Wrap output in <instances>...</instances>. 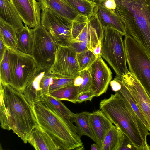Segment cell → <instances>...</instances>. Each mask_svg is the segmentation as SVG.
Returning a JSON list of instances; mask_svg holds the SVG:
<instances>
[{"label":"cell","mask_w":150,"mask_h":150,"mask_svg":"<svg viewBox=\"0 0 150 150\" xmlns=\"http://www.w3.org/2000/svg\"><path fill=\"white\" fill-rule=\"evenodd\" d=\"M87 69L90 72L92 79L90 90L94 93L96 97L105 93L112 79V73L101 56L97 57Z\"/></svg>","instance_id":"5bb4252c"},{"label":"cell","mask_w":150,"mask_h":150,"mask_svg":"<svg viewBox=\"0 0 150 150\" xmlns=\"http://www.w3.org/2000/svg\"><path fill=\"white\" fill-rule=\"evenodd\" d=\"M44 99L49 103L60 115L73 122L76 115L61 102L48 95H46L44 97Z\"/></svg>","instance_id":"4316f807"},{"label":"cell","mask_w":150,"mask_h":150,"mask_svg":"<svg viewBox=\"0 0 150 150\" xmlns=\"http://www.w3.org/2000/svg\"><path fill=\"white\" fill-rule=\"evenodd\" d=\"M0 39L8 49L17 50L16 33L11 26L0 19Z\"/></svg>","instance_id":"cb8c5ba5"},{"label":"cell","mask_w":150,"mask_h":150,"mask_svg":"<svg viewBox=\"0 0 150 150\" xmlns=\"http://www.w3.org/2000/svg\"><path fill=\"white\" fill-rule=\"evenodd\" d=\"M79 75L83 79V82L79 87V95L90 90L92 79L89 71L86 69L79 72Z\"/></svg>","instance_id":"f546056e"},{"label":"cell","mask_w":150,"mask_h":150,"mask_svg":"<svg viewBox=\"0 0 150 150\" xmlns=\"http://www.w3.org/2000/svg\"><path fill=\"white\" fill-rule=\"evenodd\" d=\"M110 83L112 90L115 92L119 91L121 88V84L115 77Z\"/></svg>","instance_id":"e575fe53"},{"label":"cell","mask_w":150,"mask_h":150,"mask_svg":"<svg viewBox=\"0 0 150 150\" xmlns=\"http://www.w3.org/2000/svg\"><path fill=\"white\" fill-rule=\"evenodd\" d=\"M0 19L12 26L16 33L24 26L20 15L9 0H0Z\"/></svg>","instance_id":"ffe728a7"},{"label":"cell","mask_w":150,"mask_h":150,"mask_svg":"<svg viewBox=\"0 0 150 150\" xmlns=\"http://www.w3.org/2000/svg\"><path fill=\"white\" fill-rule=\"evenodd\" d=\"M79 87L74 85H69L50 92L48 95L57 100H65L76 103Z\"/></svg>","instance_id":"d4e9b609"},{"label":"cell","mask_w":150,"mask_h":150,"mask_svg":"<svg viewBox=\"0 0 150 150\" xmlns=\"http://www.w3.org/2000/svg\"><path fill=\"white\" fill-rule=\"evenodd\" d=\"M41 25L52 35L59 46H70L73 41L72 21L48 8L42 10Z\"/></svg>","instance_id":"30bf717a"},{"label":"cell","mask_w":150,"mask_h":150,"mask_svg":"<svg viewBox=\"0 0 150 150\" xmlns=\"http://www.w3.org/2000/svg\"><path fill=\"white\" fill-rule=\"evenodd\" d=\"M96 95L92 91L90 90L78 95L76 100V103H80L87 100L91 101L93 98Z\"/></svg>","instance_id":"d6a6232c"},{"label":"cell","mask_w":150,"mask_h":150,"mask_svg":"<svg viewBox=\"0 0 150 150\" xmlns=\"http://www.w3.org/2000/svg\"><path fill=\"white\" fill-rule=\"evenodd\" d=\"M114 11L150 59V0H115Z\"/></svg>","instance_id":"3957f363"},{"label":"cell","mask_w":150,"mask_h":150,"mask_svg":"<svg viewBox=\"0 0 150 150\" xmlns=\"http://www.w3.org/2000/svg\"><path fill=\"white\" fill-rule=\"evenodd\" d=\"M125 138V135L120 128L114 125L106 134L102 150H120Z\"/></svg>","instance_id":"44dd1931"},{"label":"cell","mask_w":150,"mask_h":150,"mask_svg":"<svg viewBox=\"0 0 150 150\" xmlns=\"http://www.w3.org/2000/svg\"><path fill=\"white\" fill-rule=\"evenodd\" d=\"M32 105L39 126L60 150L84 149L81 137L73 122L62 116L44 99Z\"/></svg>","instance_id":"7a4b0ae2"},{"label":"cell","mask_w":150,"mask_h":150,"mask_svg":"<svg viewBox=\"0 0 150 150\" xmlns=\"http://www.w3.org/2000/svg\"><path fill=\"white\" fill-rule=\"evenodd\" d=\"M28 142L36 150H60L51 137L39 126L33 129Z\"/></svg>","instance_id":"d6986e66"},{"label":"cell","mask_w":150,"mask_h":150,"mask_svg":"<svg viewBox=\"0 0 150 150\" xmlns=\"http://www.w3.org/2000/svg\"><path fill=\"white\" fill-rule=\"evenodd\" d=\"M76 58L80 71L89 68L97 57L93 51L88 50L77 53Z\"/></svg>","instance_id":"f1b7e54d"},{"label":"cell","mask_w":150,"mask_h":150,"mask_svg":"<svg viewBox=\"0 0 150 150\" xmlns=\"http://www.w3.org/2000/svg\"><path fill=\"white\" fill-rule=\"evenodd\" d=\"M93 16L103 28L111 27L123 36L127 35L123 23L114 11L107 8L103 3L96 4Z\"/></svg>","instance_id":"2e32d148"},{"label":"cell","mask_w":150,"mask_h":150,"mask_svg":"<svg viewBox=\"0 0 150 150\" xmlns=\"http://www.w3.org/2000/svg\"><path fill=\"white\" fill-rule=\"evenodd\" d=\"M25 25L30 28L40 24L41 9L36 0H9Z\"/></svg>","instance_id":"9a60e30c"},{"label":"cell","mask_w":150,"mask_h":150,"mask_svg":"<svg viewBox=\"0 0 150 150\" xmlns=\"http://www.w3.org/2000/svg\"><path fill=\"white\" fill-rule=\"evenodd\" d=\"M95 3L96 4L102 3L107 0H88Z\"/></svg>","instance_id":"ab89813d"},{"label":"cell","mask_w":150,"mask_h":150,"mask_svg":"<svg viewBox=\"0 0 150 150\" xmlns=\"http://www.w3.org/2000/svg\"><path fill=\"white\" fill-rule=\"evenodd\" d=\"M90 149L91 150H101L100 146L96 143L91 145Z\"/></svg>","instance_id":"f35d334b"},{"label":"cell","mask_w":150,"mask_h":150,"mask_svg":"<svg viewBox=\"0 0 150 150\" xmlns=\"http://www.w3.org/2000/svg\"><path fill=\"white\" fill-rule=\"evenodd\" d=\"M0 91L7 114L8 130H12L27 143L33 129L39 126L33 105L21 92L9 85L0 83Z\"/></svg>","instance_id":"277c9868"},{"label":"cell","mask_w":150,"mask_h":150,"mask_svg":"<svg viewBox=\"0 0 150 150\" xmlns=\"http://www.w3.org/2000/svg\"><path fill=\"white\" fill-rule=\"evenodd\" d=\"M90 121L95 143L102 150L106 134L114 125L100 110L90 113Z\"/></svg>","instance_id":"e0dca14e"},{"label":"cell","mask_w":150,"mask_h":150,"mask_svg":"<svg viewBox=\"0 0 150 150\" xmlns=\"http://www.w3.org/2000/svg\"><path fill=\"white\" fill-rule=\"evenodd\" d=\"M80 15L88 18L93 15L96 4L88 0H64Z\"/></svg>","instance_id":"484cf974"},{"label":"cell","mask_w":150,"mask_h":150,"mask_svg":"<svg viewBox=\"0 0 150 150\" xmlns=\"http://www.w3.org/2000/svg\"><path fill=\"white\" fill-rule=\"evenodd\" d=\"M102 3L107 8L113 11H114L116 7L115 0H107Z\"/></svg>","instance_id":"d590c367"},{"label":"cell","mask_w":150,"mask_h":150,"mask_svg":"<svg viewBox=\"0 0 150 150\" xmlns=\"http://www.w3.org/2000/svg\"><path fill=\"white\" fill-rule=\"evenodd\" d=\"M59 76L53 74L50 67H37L22 92L27 101L32 105L43 99L49 93L50 86Z\"/></svg>","instance_id":"8fae6325"},{"label":"cell","mask_w":150,"mask_h":150,"mask_svg":"<svg viewBox=\"0 0 150 150\" xmlns=\"http://www.w3.org/2000/svg\"><path fill=\"white\" fill-rule=\"evenodd\" d=\"M124 43L129 71L134 74L150 97V59L130 36H125Z\"/></svg>","instance_id":"52a82bcc"},{"label":"cell","mask_w":150,"mask_h":150,"mask_svg":"<svg viewBox=\"0 0 150 150\" xmlns=\"http://www.w3.org/2000/svg\"><path fill=\"white\" fill-rule=\"evenodd\" d=\"M99 105L100 110L120 128L135 150H150L147 142V136L150 135L147 128L118 91L101 100Z\"/></svg>","instance_id":"6da1fadb"},{"label":"cell","mask_w":150,"mask_h":150,"mask_svg":"<svg viewBox=\"0 0 150 150\" xmlns=\"http://www.w3.org/2000/svg\"><path fill=\"white\" fill-rule=\"evenodd\" d=\"M8 50L11 78L10 85L22 93L37 67L31 55L17 50Z\"/></svg>","instance_id":"ba28073f"},{"label":"cell","mask_w":150,"mask_h":150,"mask_svg":"<svg viewBox=\"0 0 150 150\" xmlns=\"http://www.w3.org/2000/svg\"><path fill=\"white\" fill-rule=\"evenodd\" d=\"M72 22L73 41L70 46L77 53L88 50L93 51L98 45H102L104 30L94 16L88 18L80 15Z\"/></svg>","instance_id":"5b68a950"},{"label":"cell","mask_w":150,"mask_h":150,"mask_svg":"<svg viewBox=\"0 0 150 150\" xmlns=\"http://www.w3.org/2000/svg\"><path fill=\"white\" fill-rule=\"evenodd\" d=\"M136 103L149 126L150 135V97L135 75L128 71L121 80Z\"/></svg>","instance_id":"4fadbf2b"},{"label":"cell","mask_w":150,"mask_h":150,"mask_svg":"<svg viewBox=\"0 0 150 150\" xmlns=\"http://www.w3.org/2000/svg\"><path fill=\"white\" fill-rule=\"evenodd\" d=\"M120 150H135L131 141L125 136V138L122 145Z\"/></svg>","instance_id":"836d02e7"},{"label":"cell","mask_w":150,"mask_h":150,"mask_svg":"<svg viewBox=\"0 0 150 150\" xmlns=\"http://www.w3.org/2000/svg\"><path fill=\"white\" fill-rule=\"evenodd\" d=\"M31 55L37 67H51L54 63L59 46L51 34L41 24L33 29Z\"/></svg>","instance_id":"9c48e42d"},{"label":"cell","mask_w":150,"mask_h":150,"mask_svg":"<svg viewBox=\"0 0 150 150\" xmlns=\"http://www.w3.org/2000/svg\"><path fill=\"white\" fill-rule=\"evenodd\" d=\"M6 48V45L0 39V61L2 59Z\"/></svg>","instance_id":"8d00e7d4"},{"label":"cell","mask_w":150,"mask_h":150,"mask_svg":"<svg viewBox=\"0 0 150 150\" xmlns=\"http://www.w3.org/2000/svg\"><path fill=\"white\" fill-rule=\"evenodd\" d=\"M0 121L1 126L4 129L8 130L7 114L4 103L2 95L1 93H0Z\"/></svg>","instance_id":"1f68e13d"},{"label":"cell","mask_w":150,"mask_h":150,"mask_svg":"<svg viewBox=\"0 0 150 150\" xmlns=\"http://www.w3.org/2000/svg\"><path fill=\"white\" fill-rule=\"evenodd\" d=\"M75 79L58 77L54 80L52 84L50 86L49 93L67 86L74 85Z\"/></svg>","instance_id":"4dcf8cb0"},{"label":"cell","mask_w":150,"mask_h":150,"mask_svg":"<svg viewBox=\"0 0 150 150\" xmlns=\"http://www.w3.org/2000/svg\"><path fill=\"white\" fill-rule=\"evenodd\" d=\"M90 112L87 111H83L76 114L74 122L81 137L83 135L87 136L95 142V139L90 125Z\"/></svg>","instance_id":"603a6c76"},{"label":"cell","mask_w":150,"mask_h":150,"mask_svg":"<svg viewBox=\"0 0 150 150\" xmlns=\"http://www.w3.org/2000/svg\"><path fill=\"white\" fill-rule=\"evenodd\" d=\"M0 83L10 85L11 82L10 67L8 49H6L3 58L0 61Z\"/></svg>","instance_id":"83f0119b"},{"label":"cell","mask_w":150,"mask_h":150,"mask_svg":"<svg viewBox=\"0 0 150 150\" xmlns=\"http://www.w3.org/2000/svg\"><path fill=\"white\" fill-rule=\"evenodd\" d=\"M42 10L48 8L58 15L72 21L80 15L64 0H38Z\"/></svg>","instance_id":"ac0fdd59"},{"label":"cell","mask_w":150,"mask_h":150,"mask_svg":"<svg viewBox=\"0 0 150 150\" xmlns=\"http://www.w3.org/2000/svg\"><path fill=\"white\" fill-rule=\"evenodd\" d=\"M77 54L70 46H59L51 71L60 77L76 78L80 72Z\"/></svg>","instance_id":"7c38bea8"},{"label":"cell","mask_w":150,"mask_h":150,"mask_svg":"<svg viewBox=\"0 0 150 150\" xmlns=\"http://www.w3.org/2000/svg\"><path fill=\"white\" fill-rule=\"evenodd\" d=\"M83 79L80 75L76 77L75 79L74 85L77 86H79L82 83Z\"/></svg>","instance_id":"74e56055"},{"label":"cell","mask_w":150,"mask_h":150,"mask_svg":"<svg viewBox=\"0 0 150 150\" xmlns=\"http://www.w3.org/2000/svg\"><path fill=\"white\" fill-rule=\"evenodd\" d=\"M16 35L17 50L25 54L31 55L33 39V29L25 25L22 29L16 33Z\"/></svg>","instance_id":"7402d4cb"},{"label":"cell","mask_w":150,"mask_h":150,"mask_svg":"<svg viewBox=\"0 0 150 150\" xmlns=\"http://www.w3.org/2000/svg\"><path fill=\"white\" fill-rule=\"evenodd\" d=\"M104 29L101 56L113 69L115 77L121 80L123 76L129 71L127 66L123 35L111 27H107Z\"/></svg>","instance_id":"8992f818"}]
</instances>
